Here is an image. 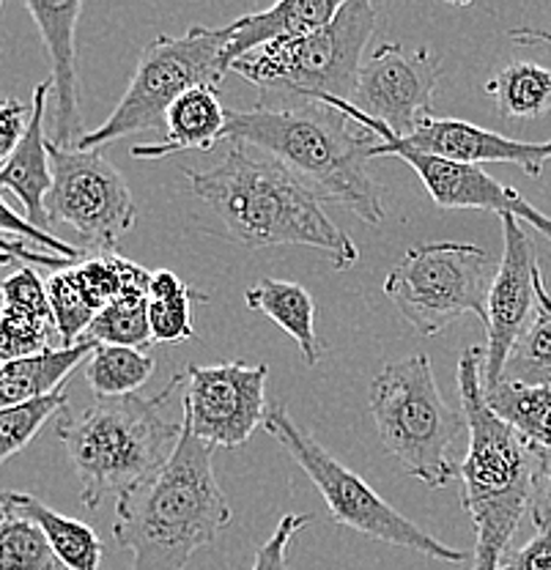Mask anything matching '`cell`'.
<instances>
[{
  "instance_id": "obj_10",
  "label": "cell",
  "mask_w": 551,
  "mask_h": 570,
  "mask_svg": "<svg viewBox=\"0 0 551 570\" xmlns=\"http://www.w3.org/2000/svg\"><path fill=\"white\" fill-rule=\"evenodd\" d=\"M494 258L478 245L431 242L406 249L384 277V294L423 337H434L475 313L485 321Z\"/></svg>"
},
{
  "instance_id": "obj_19",
  "label": "cell",
  "mask_w": 551,
  "mask_h": 570,
  "mask_svg": "<svg viewBox=\"0 0 551 570\" xmlns=\"http://www.w3.org/2000/svg\"><path fill=\"white\" fill-rule=\"evenodd\" d=\"M56 335L47 283L33 266H17L0 283V365L47 352Z\"/></svg>"
},
{
  "instance_id": "obj_23",
  "label": "cell",
  "mask_w": 551,
  "mask_h": 570,
  "mask_svg": "<svg viewBox=\"0 0 551 570\" xmlns=\"http://www.w3.org/2000/svg\"><path fill=\"white\" fill-rule=\"evenodd\" d=\"M3 513L20 515L33 521L45 532L47 543L56 551L58 562L67 570H99L102 566L105 543L94 527L86 521L69 519L58 510L47 508L45 502L20 491H3Z\"/></svg>"
},
{
  "instance_id": "obj_24",
  "label": "cell",
  "mask_w": 551,
  "mask_h": 570,
  "mask_svg": "<svg viewBox=\"0 0 551 570\" xmlns=\"http://www.w3.org/2000/svg\"><path fill=\"white\" fill-rule=\"evenodd\" d=\"M245 305L247 311L264 313L286 335H292L307 367L322 362L327 346L316 335V302L307 294L305 285L264 277V281H258L245 291Z\"/></svg>"
},
{
  "instance_id": "obj_29",
  "label": "cell",
  "mask_w": 551,
  "mask_h": 570,
  "mask_svg": "<svg viewBox=\"0 0 551 570\" xmlns=\"http://www.w3.org/2000/svg\"><path fill=\"white\" fill-rule=\"evenodd\" d=\"M154 360L140 348L97 346L86 362V382L97 397H127L151 379Z\"/></svg>"
},
{
  "instance_id": "obj_6",
  "label": "cell",
  "mask_w": 551,
  "mask_h": 570,
  "mask_svg": "<svg viewBox=\"0 0 551 570\" xmlns=\"http://www.w3.org/2000/svg\"><path fill=\"white\" fill-rule=\"evenodd\" d=\"M376 6L367 0H346L337 14L318 31L299 39L260 47L230 63L260 94L288 97L294 102H348L363 69V52L378 26Z\"/></svg>"
},
{
  "instance_id": "obj_30",
  "label": "cell",
  "mask_w": 551,
  "mask_h": 570,
  "mask_svg": "<svg viewBox=\"0 0 551 570\" xmlns=\"http://www.w3.org/2000/svg\"><path fill=\"white\" fill-rule=\"evenodd\" d=\"M513 382L551 384V291L543 288L541 305L535 318L527 326L521 341L515 343L511 362H508Z\"/></svg>"
},
{
  "instance_id": "obj_22",
  "label": "cell",
  "mask_w": 551,
  "mask_h": 570,
  "mask_svg": "<svg viewBox=\"0 0 551 570\" xmlns=\"http://www.w3.org/2000/svg\"><path fill=\"white\" fill-rule=\"evenodd\" d=\"M225 110L217 88H193L168 110L165 118V140L132 146L135 159H163L181 151H209L225 140Z\"/></svg>"
},
{
  "instance_id": "obj_13",
  "label": "cell",
  "mask_w": 551,
  "mask_h": 570,
  "mask_svg": "<svg viewBox=\"0 0 551 570\" xmlns=\"http://www.w3.org/2000/svg\"><path fill=\"white\" fill-rule=\"evenodd\" d=\"M442 63L429 47L404 50V45L376 47L363 61L348 105L387 127L399 140L417 132L434 116V91Z\"/></svg>"
},
{
  "instance_id": "obj_25",
  "label": "cell",
  "mask_w": 551,
  "mask_h": 570,
  "mask_svg": "<svg viewBox=\"0 0 551 570\" xmlns=\"http://www.w3.org/2000/svg\"><path fill=\"white\" fill-rule=\"evenodd\" d=\"M94 348H97V343L80 341L77 346L47 348V352L37 356H26V360L3 365V376H0V412L61 390L77 367L94 354Z\"/></svg>"
},
{
  "instance_id": "obj_7",
  "label": "cell",
  "mask_w": 551,
  "mask_h": 570,
  "mask_svg": "<svg viewBox=\"0 0 551 570\" xmlns=\"http://www.w3.org/2000/svg\"><path fill=\"white\" fill-rule=\"evenodd\" d=\"M367 403L378 442L406 474L431 489H442L455 478L450 450L466 420L442 397L429 356L412 354L384 365L373 376Z\"/></svg>"
},
{
  "instance_id": "obj_20",
  "label": "cell",
  "mask_w": 551,
  "mask_h": 570,
  "mask_svg": "<svg viewBox=\"0 0 551 570\" xmlns=\"http://www.w3.org/2000/svg\"><path fill=\"white\" fill-rule=\"evenodd\" d=\"M52 94V80H41L33 88L31 99V121H28L26 138L20 140L17 151L11 154L9 163L0 168V189H11L20 198L22 209H26L28 223L37 228H50V217H47V193L52 187V165H50V148L45 138V116H47V99Z\"/></svg>"
},
{
  "instance_id": "obj_36",
  "label": "cell",
  "mask_w": 551,
  "mask_h": 570,
  "mask_svg": "<svg viewBox=\"0 0 551 570\" xmlns=\"http://www.w3.org/2000/svg\"><path fill=\"white\" fill-rule=\"evenodd\" d=\"M31 121V105L22 99H0V168L11 159Z\"/></svg>"
},
{
  "instance_id": "obj_33",
  "label": "cell",
  "mask_w": 551,
  "mask_h": 570,
  "mask_svg": "<svg viewBox=\"0 0 551 570\" xmlns=\"http://www.w3.org/2000/svg\"><path fill=\"white\" fill-rule=\"evenodd\" d=\"M209 296L200 291H184L168 299H148V324H151L154 343H181L195 335L193 330V302H206Z\"/></svg>"
},
{
  "instance_id": "obj_9",
  "label": "cell",
  "mask_w": 551,
  "mask_h": 570,
  "mask_svg": "<svg viewBox=\"0 0 551 570\" xmlns=\"http://www.w3.org/2000/svg\"><path fill=\"white\" fill-rule=\"evenodd\" d=\"M264 431L299 463L302 472L311 478V483L327 502L332 519L341 527H348V530L378 540V543L393 546V549L417 551V554L450 562V566H461L466 560L464 551L440 543L434 534L409 521L387 499L378 497L360 474L343 466L311 433L302 431L283 406L266 409Z\"/></svg>"
},
{
  "instance_id": "obj_27",
  "label": "cell",
  "mask_w": 551,
  "mask_h": 570,
  "mask_svg": "<svg viewBox=\"0 0 551 570\" xmlns=\"http://www.w3.org/2000/svg\"><path fill=\"white\" fill-rule=\"evenodd\" d=\"M485 94L494 99L502 118H541L551 110V69L541 63L513 61L485 82Z\"/></svg>"
},
{
  "instance_id": "obj_18",
  "label": "cell",
  "mask_w": 551,
  "mask_h": 570,
  "mask_svg": "<svg viewBox=\"0 0 551 570\" xmlns=\"http://www.w3.org/2000/svg\"><path fill=\"white\" fill-rule=\"evenodd\" d=\"M28 14L37 22L45 50L52 63V97H56V118H52V142L58 148H77L86 138L80 116V91H77V45L75 31L82 3H39L28 0Z\"/></svg>"
},
{
  "instance_id": "obj_5",
  "label": "cell",
  "mask_w": 551,
  "mask_h": 570,
  "mask_svg": "<svg viewBox=\"0 0 551 570\" xmlns=\"http://www.w3.org/2000/svg\"><path fill=\"white\" fill-rule=\"evenodd\" d=\"M184 382L187 376L176 373L157 395L97 397L80 414L61 412L56 433L67 448L88 510H97L105 497L132 489L174 455L181 420L170 423L163 409Z\"/></svg>"
},
{
  "instance_id": "obj_42",
  "label": "cell",
  "mask_w": 551,
  "mask_h": 570,
  "mask_svg": "<svg viewBox=\"0 0 551 570\" xmlns=\"http://www.w3.org/2000/svg\"><path fill=\"white\" fill-rule=\"evenodd\" d=\"M0 376H3V365H0Z\"/></svg>"
},
{
  "instance_id": "obj_1",
  "label": "cell",
  "mask_w": 551,
  "mask_h": 570,
  "mask_svg": "<svg viewBox=\"0 0 551 570\" xmlns=\"http://www.w3.org/2000/svg\"><path fill=\"white\" fill-rule=\"evenodd\" d=\"M485 348L470 346L459 356L461 414L470 448L459 469L461 502L475 524V566L500 570L513 534L530 513L532 497L551 453L527 442L515 428L491 412L483 387Z\"/></svg>"
},
{
  "instance_id": "obj_32",
  "label": "cell",
  "mask_w": 551,
  "mask_h": 570,
  "mask_svg": "<svg viewBox=\"0 0 551 570\" xmlns=\"http://www.w3.org/2000/svg\"><path fill=\"white\" fill-rule=\"evenodd\" d=\"M67 403L69 390L61 387L58 392H52V395L37 397V401L22 403V406L3 409L0 412V463H6L11 455L26 450L47 420L67 412Z\"/></svg>"
},
{
  "instance_id": "obj_17",
  "label": "cell",
  "mask_w": 551,
  "mask_h": 570,
  "mask_svg": "<svg viewBox=\"0 0 551 570\" xmlns=\"http://www.w3.org/2000/svg\"><path fill=\"white\" fill-rule=\"evenodd\" d=\"M151 272L118 253H94L75 261L67 269L47 277V296L56 313L58 337L63 346H77L86 337L94 318L127 294L129 288L148 285Z\"/></svg>"
},
{
  "instance_id": "obj_14",
  "label": "cell",
  "mask_w": 551,
  "mask_h": 570,
  "mask_svg": "<svg viewBox=\"0 0 551 570\" xmlns=\"http://www.w3.org/2000/svg\"><path fill=\"white\" fill-rule=\"evenodd\" d=\"M502 219V261L496 266V277L491 283L489 302H485V360H483V387H494L505 379L515 343L535 318L543 283L538 253L530 236L524 234L515 217Z\"/></svg>"
},
{
  "instance_id": "obj_40",
  "label": "cell",
  "mask_w": 551,
  "mask_h": 570,
  "mask_svg": "<svg viewBox=\"0 0 551 570\" xmlns=\"http://www.w3.org/2000/svg\"><path fill=\"white\" fill-rule=\"evenodd\" d=\"M0 519H3V491H0Z\"/></svg>"
},
{
  "instance_id": "obj_16",
  "label": "cell",
  "mask_w": 551,
  "mask_h": 570,
  "mask_svg": "<svg viewBox=\"0 0 551 570\" xmlns=\"http://www.w3.org/2000/svg\"><path fill=\"white\" fill-rule=\"evenodd\" d=\"M376 157H399L409 168L420 176L429 195L440 209H480L494 212L500 217L527 219L535 230L551 242V217L538 212L527 198H521L519 189L505 187L494 176L485 174L478 165L450 163V159L431 157V154L412 151V148L399 146V142H376L371 159Z\"/></svg>"
},
{
  "instance_id": "obj_38",
  "label": "cell",
  "mask_w": 551,
  "mask_h": 570,
  "mask_svg": "<svg viewBox=\"0 0 551 570\" xmlns=\"http://www.w3.org/2000/svg\"><path fill=\"white\" fill-rule=\"evenodd\" d=\"M532 521H535L538 530H551V461L543 472L541 483H538L535 497H532Z\"/></svg>"
},
{
  "instance_id": "obj_31",
  "label": "cell",
  "mask_w": 551,
  "mask_h": 570,
  "mask_svg": "<svg viewBox=\"0 0 551 570\" xmlns=\"http://www.w3.org/2000/svg\"><path fill=\"white\" fill-rule=\"evenodd\" d=\"M0 570H61L56 551L33 521L3 513L0 519Z\"/></svg>"
},
{
  "instance_id": "obj_4",
  "label": "cell",
  "mask_w": 551,
  "mask_h": 570,
  "mask_svg": "<svg viewBox=\"0 0 551 570\" xmlns=\"http://www.w3.org/2000/svg\"><path fill=\"white\" fill-rule=\"evenodd\" d=\"M184 176L195 198L217 214L225 234L239 247H316L329 255L337 272L360 261L352 236L332 223L322 200L275 159H256L245 146H234L215 168H187Z\"/></svg>"
},
{
  "instance_id": "obj_11",
  "label": "cell",
  "mask_w": 551,
  "mask_h": 570,
  "mask_svg": "<svg viewBox=\"0 0 551 570\" xmlns=\"http://www.w3.org/2000/svg\"><path fill=\"white\" fill-rule=\"evenodd\" d=\"M52 187L47 193V217L77 230L91 253H116V242L138 217L135 195L116 165L99 148H58L47 142Z\"/></svg>"
},
{
  "instance_id": "obj_3",
  "label": "cell",
  "mask_w": 551,
  "mask_h": 570,
  "mask_svg": "<svg viewBox=\"0 0 551 570\" xmlns=\"http://www.w3.org/2000/svg\"><path fill=\"white\" fill-rule=\"evenodd\" d=\"M211 450L181 417L174 455L116 499L112 540L132 570H184L195 551L230 524V504L211 469Z\"/></svg>"
},
{
  "instance_id": "obj_35",
  "label": "cell",
  "mask_w": 551,
  "mask_h": 570,
  "mask_svg": "<svg viewBox=\"0 0 551 570\" xmlns=\"http://www.w3.org/2000/svg\"><path fill=\"white\" fill-rule=\"evenodd\" d=\"M311 521V513L283 515L281 524L275 527V532H272L269 538H266V543L256 551V560H253L250 570H288V549H292L294 534L305 530Z\"/></svg>"
},
{
  "instance_id": "obj_39",
  "label": "cell",
  "mask_w": 551,
  "mask_h": 570,
  "mask_svg": "<svg viewBox=\"0 0 551 570\" xmlns=\"http://www.w3.org/2000/svg\"><path fill=\"white\" fill-rule=\"evenodd\" d=\"M508 36H511L515 45H524V47L547 45V47H551V31H541V28H513V31Z\"/></svg>"
},
{
  "instance_id": "obj_28",
  "label": "cell",
  "mask_w": 551,
  "mask_h": 570,
  "mask_svg": "<svg viewBox=\"0 0 551 570\" xmlns=\"http://www.w3.org/2000/svg\"><path fill=\"white\" fill-rule=\"evenodd\" d=\"M97 346H127L146 352L154 343L151 324H148V285H138L112 299L94 324L88 326L86 337Z\"/></svg>"
},
{
  "instance_id": "obj_26",
  "label": "cell",
  "mask_w": 551,
  "mask_h": 570,
  "mask_svg": "<svg viewBox=\"0 0 551 570\" xmlns=\"http://www.w3.org/2000/svg\"><path fill=\"white\" fill-rule=\"evenodd\" d=\"M491 412L515 428L527 442L551 453V384H524L502 379L485 387Z\"/></svg>"
},
{
  "instance_id": "obj_34",
  "label": "cell",
  "mask_w": 551,
  "mask_h": 570,
  "mask_svg": "<svg viewBox=\"0 0 551 570\" xmlns=\"http://www.w3.org/2000/svg\"><path fill=\"white\" fill-rule=\"evenodd\" d=\"M3 234H14V236H20V239L33 242V245L45 247L47 253L61 255V258H72V261L86 258V253H82V249L67 245V242H61L58 236H52L50 230H41V228H37V225H31L28 223V217H20V214H17L3 198H0V258L6 261V253L11 249V242L3 239Z\"/></svg>"
},
{
  "instance_id": "obj_21",
  "label": "cell",
  "mask_w": 551,
  "mask_h": 570,
  "mask_svg": "<svg viewBox=\"0 0 551 570\" xmlns=\"http://www.w3.org/2000/svg\"><path fill=\"white\" fill-rule=\"evenodd\" d=\"M337 9L341 3L335 0H283V3L256 11V14L239 17L228 28H220L225 63L230 69V63L260 47L318 31L337 14Z\"/></svg>"
},
{
  "instance_id": "obj_15",
  "label": "cell",
  "mask_w": 551,
  "mask_h": 570,
  "mask_svg": "<svg viewBox=\"0 0 551 570\" xmlns=\"http://www.w3.org/2000/svg\"><path fill=\"white\" fill-rule=\"evenodd\" d=\"M341 110L343 116L352 118L360 129L376 135L378 142H399V146L412 148V151L431 154V157L450 159V163L461 165H485V163H511L519 165L524 174L541 176L547 163H551V140L547 142H530V140H513L505 138L500 132H491V129L478 127V124L461 121V118H425L417 127V132L409 135V138L399 140L387 127H382L378 121L367 118L365 112H360L357 107H352L343 99H327V102Z\"/></svg>"
},
{
  "instance_id": "obj_37",
  "label": "cell",
  "mask_w": 551,
  "mask_h": 570,
  "mask_svg": "<svg viewBox=\"0 0 551 570\" xmlns=\"http://www.w3.org/2000/svg\"><path fill=\"white\" fill-rule=\"evenodd\" d=\"M500 570H551V530H538L535 538L502 560Z\"/></svg>"
},
{
  "instance_id": "obj_43",
  "label": "cell",
  "mask_w": 551,
  "mask_h": 570,
  "mask_svg": "<svg viewBox=\"0 0 551 570\" xmlns=\"http://www.w3.org/2000/svg\"><path fill=\"white\" fill-rule=\"evenodd\" d=\"M0 11H3V3H0Z\"/></svg>"
},
{
  "instance_id": "obj_2",
  "label": "cell",
  "mask_w": 551,
  "mask_h": 570,
  "mask_svg": "<svg viewBox=\"0 0 551 570\" xmlns=\"http://www.w3.org/2000/svg\"><path fill=\"white\" fill-rule=\"evenodd\" d=\"M225 140L260 148L318 200L346 206L367 225L384 219L382 195L365 168L378 138L335 107L294 102L228 110Z\"/></svg>"
},
{
  "instance_id": "obj_8",
  "label": "cell",
  "mask_w": 551,
  "mask_h": 570,
  "mask_svg": "<svg viewBox=\"0 0 551 570\" xmlns=\"http://www.w3.org/2000/svg\"><path fill=\"white\" fill-rule=\"evenodd\" d=\"M228 63L220 28L193 26L184 36H157L144 47L129 88L108 121L88 132L77 148H99L127 135L165 127L168 110L193 88L220 91Z\"/></svg>"
},
{
  "instance_id": "obj_41",
  "label": "cell",
  "mask_w": 551,
  "mask_h": 570,
  "mask_svg": "<svg viewBox=\"0 0 551 570\" xmlns=\"http://www.w3.org/2000/svg\"><path fill=\"white\" fill-rule=\"evenodd\" d=\"M6 266H9V264H6V261H0V269H6Z\"/></svg>"
},
{
  "instance_id": "obj_12",
  "label": "cell",
  "mask_w": 551,
  "mask_h": 570,
  "mask_svg": "<svg viewBox=\"0 0 551 570\" xmlns=\"http://www.w3.org/2000/svg\"><path fill=\"white\" fill-rule=\"evenodd\" d=\"M181 417L209 448H239L266 420V365H187Z\"/></svg>"
}]
</instances>
